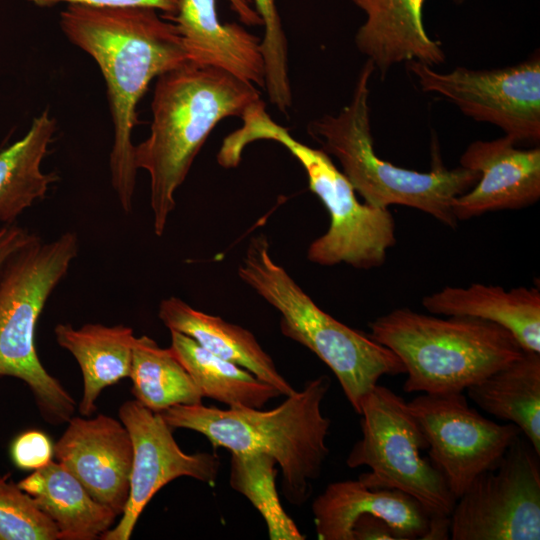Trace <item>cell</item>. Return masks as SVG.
Returning a JSON list of instances; mask_svg holds the SVG:
<instances>
[{
  "label": "cell",
  "mask_w": 540,
  "mask_h": 540,
  "mask_svg": "<svg viewBox=\"0 0 540 540\" xmlns=\"http://www.w3.org/2000/svg\"><path fill=\"white\" fill-rule=\"evenodd\" d=\"M60 27L94 59L105 80L113 122L111 184L129 213L138 170L132 143L137 104L154 78L189 62L183 40L172 21L147 7L69 4L60 14Z\"/></svg>",
  "instance_id": "obj_1"
},
{
  "label": "cell",
  "mask_w": 540,
  "mask_h": 540,
  "mask_svg": "<svg viewBox=\"0 0 540 540\" xmlns=\"http://www.w3.org/2000/svg\"><path fill=\"white\" fill-rule=\"evenodd\" d=\"M261 100L257 87L233 74L191 62L157 77L149 136L135 145L137 169L150 177L154 232L161 236L175 209V193L211 131Z\"/></svg>",
  "instance_id": "obj_2"
},
{
  "label": "cell",
  "mask_w": 540,
  "mask_h": 540,
  "mask_svg": "<svg viewBox=\"0 0 540 540\" xmlns=\"http://www.w3.org/2000/svg\"><path fill=\"white\" fill-rule=\"evenodd\" d=\"M331 379L321 375L271 410L219 409L214 406L175 405L161 412L172 429L204 435L211 445L231 453H263L273 457L282 473V491L293 505L311 495L329 449L331 421L321 410Z\"/></svg>",
  "instance_id": "obj_3"
},
{
  "label": "cell",
  "mask_w": 540,
  "mask_h": 540,
  "mask_svg": "<svg viewBox=\"0 0 540 540\" xmlns=\"http://www.w3.org/2000/svg\"><path fill=\"white\" fill-rule=\"evenodd\" d=\"M375 71L368 60L362 66L350 102L337 114L315 118L308 134L328 155L334 156L355 192L364 202L380 208L402 205L418 209L455 228L454 199L479 180L477 171L462 166L447 169L440 160L428 172L396 166L374 150L369 108V81Z\"/></svg>",
  "instance_id": "obj_4"
},
{
  "label": "cell",
  "mask_w": 540,
  "mask_h": 540,
  "mask_svg": "<svg viewBox=\"0 0 540 540\" xmlns=\"http://www.w3.org/2000/svg\"><path fill=\"white\" fill-rule=\"evenodd\" d=\"M241 120L242 126L224 139L218 152L220 160L237 166L249 143L277 142L302 165L310 190L328 211L329 228L309 245L308 260L322 266L345 263L365 270L381 266L387 251L396 243L395 220L389 209L360 203L329 155L301 143L273 121L262 100L250 106Z\"/></svg>",
  "instance_id": "obj_5"
},
{
  "label": "cell",
  "mask_w": 540,
  "mask_h": 540,
  "mask_svg": "<svg viewBox=\"0 0 540 540\" xmlns=\"http://www.w3.org/2000/svg\"><path fill=\"white\" fill-rule=\"evenodd\" d=\"M369 327L368 335L403 362L407 393L463 392L524 353L507 329L474 317L440 318L400 308Z\"/></svg>",
  "instance_id": "obj_6"
},
{
  "label": "cell",
  "mask_w": 540,
  "mask_h": 540,
  "mask_svg": "<svg viewBox=\"0 0 540 540\" xmlns=\"http://www.w3.org/2000/svg\"><path fill=\"white\" fill-rule=\"evenodd\" d=\"M238 275L281 314L282 334L307 347L332 370L358 414L364 397L382 376L406 372L393 351L317 306L289 273L274 262L264 233L249 240Z\"/></svg>",
  "instance_id": "obj_7"
},
{
  "label": "cell",
  "mask_w": 540,
  "mask_h": 540,
  "mask_svg": "<svg viewBox=\"0 0 540 540\" xmlns=\"http://www.w3.org/2000/svg\"><path fill=\"white\" fill-rule=\"evenodd\" d=\"M78 250L79 241L72 231L49 242L37 237L8 261L0 275V376L23 381L42 418L51 425L67 423L76 403L41 363L35 346L36 326Z\"/></svg>",
  "instance_id": "obj_8"
},
{
  "label": "cell",
  "mask_w": 540,
  "mask_h": 540,
  "mask_svg": "<svg viewBox=\"0 0 540 540\" xmlns=\"http://www.w3.org/2000/svg\"><path fill=\"white\" fill-rule=\"evenodd\" d=\"M359 415L362 437L346 459L350 468H370L358 479L369 488L411 496L429 515L450 516L456 498L441 472L422 455L429 445L407 402L377 384L364 397Z\"/></svg>",
  "instance_id": "obj_9"
},
{
  "label": "cell",
  "mask_w": 540,
  "mask_h": 540,
  "mask_svg": "<svg viewBox=\"0 0 540 540\" xmlns=\"http://www.w3.org/2000/svg\"><path fill=\"white\" fill-rule=\"evenodd\" d=\"M539 454L521 434L501 460L480 473L456 499L453 540H539Z\"/></svg>",
  "instance_id": "obj_10"
},
{
  "label": "cell",
  "mask_w": 540,
  "mask_h": 540,
  "mask_svg": "<svg viewBox=\"0 0 540 540\" xmlns=\"http://www.w3.org/2000/svg\"><path fill=\"white\" fill-rule=\"evenodd\" d=\"M422 91L454 103L466 116L493 124L520 142L540 140L539 55L513 66L441 73L418 61L406 62Z\"/></svg>",
  "instance_id": "obj_11"
},
{
  "label": "cell",
  "mask_w": 540,
  "mask_h": 540,
  "mask_svg": "<svg viewBox=\"0 0 540 540\" xmlns=\"http://www.w3.org/2000/svg\"><path fill=\"white\" fill-rule=\"evenodd\" d=\"M407 407L426 437L430 461L456 499L522 434L511 422L498 424L483 417L469 406L463 392L424 393Z\"/></svg>",
  "instance_id": "obj_12"
},
{
  "label": "cell",
  "mask_w": 540,
  "mask_h": 540,
  "mask_svg": "<svg viewBox=\"0 0 540 540\" xmlns=\"http://www.w3.org/2000/svg\"><path fill=\"white\" fill-rule=\"evenodd\" d=\"M119 419L133 446L129 495L120 520L101 535V540H129L143 510L163 486L182 476L213 486L220 467L216 454L182 451L161 413L136 400L120 406Z\"/></svg>",
  "instance_id": "obj_13"
},
{
  "label": "cell",
  "mask_w": 540,
  "mask_h": 540,
  "mask_svg": "<svg viewBox=\"0 0 540 540\" xmlns=\"http://www.w3.org/2000/svg\"><path fill=\"white\" fill-rule=\"evenodd\" d=\"M54 457L99 503L118 516L126 506L133 459L127 428L111 416H72L54 444Z\"/></svg>",
  "instance_id": "obj_14"
},
{
  "label": "cell",
  "mask_w": 540,
  "mask_h": 540,
  "mask_svg": "<svg viewBox=\"0 0 540 540\" xmlns=\"http://www.w3.org/2000/svg\"><path fill=\"white\" fill-rule=\"evenodd\" d=\"M228 1L242 22L262 25L247 0ZM216 5V0H179L177 13L167 18L177 27L188 61L225 70L264 88L261 40L237 23H222Z\"/></svg>",
  "instance_id": "obj_15"
},
{
  "label": "cell",
  "mask_w": 540,
  "mask_h": 540,
  "mask_svg": "<svg viewBox=\"0 0 540 540\" xmlns=\"http://www.w3.org/2000/svg\"><path fill=\"white\" fill-rule=\"evenodd\" d=\"M505 135L472 142L460 158V166L477 171L479 180L457 196L452 211L457 220L486 212L519 209L540 198V149H519Z\"/></svg>",
  "instance_id": "obj_16"
},
{
  "label": "cell",
  "mask_w": 540,
  "mask_h": 540,
  "mask_svg": "<svg viewBox=\"0 0 540 540\" xmlns=\"http://www.w3.org/2000/svg\"><path fill=\"white\" fill-rule=\"evenodd\" d=\"M320 540H352V527L364 514L382 518L398 540L423 539L430 515L411 496L394 489H374L359 479L330 483L312 503Z\"/></svg>",
  "instance_id": "obj_17"
},
{
  "label": "cell",
  "mask_w": 540,
  "mask_h": 540,
  "mask_svg": "<svg viewBox=\"0 0 540 540\" xmlns=\"http://www.w3.org/2000/svg\"><path fill=\"white\" fill-rule=\"evenodd\" d=\"M351 2L365 14L355 34V45L382 77L402 62L418 61L431 67L445 62L441 44L429 37L423 24L425 0Z\"/></svg>",
  "instance_id": "obj_18"
},
{
  "label": "cell",
  "mask_w": 540,
  "mask_h": 540,
  "mask_svg": "<svg viewBox=\"0 0 540 540\" xmlns=\"http://www.w3.org/2000/svg\"><path fill=\"white\" fill-rule=\"evenodd\" d=\"M431 314L468 316L496 323L507 329L524 351L540 353V292L535 287L471 284L447 286L422 299Z\"/></svg>",
  "instance_id": "obj_19"
},
{
  "label": "cell",
  "mask_w": 540,
  "mask_h": 540,
  "mask_svg": "<svg viewBox=\"0 0 540 540\" xmlns=\"http://www.w3.org/2000/svg\"><path fill=\"white\" fill-rule=\"evenodd\" d=\"M158 316L170 331L183 333L209 352L249 370L281 395L296 391L249 330L196 310L174 296L161 301Z\"/></svg>",
  "instance_id": "obj_20"
},
{
  "label": "cell",
  "mask_w": 540,
  "mask_h": 540,
  "mask_svg": "<svg viewBox=\"0 0 540 540\" xmlns=\"http://www.w3.org/2000/svg\"><path fill=\"white\" fill-rule=\"evenodd\" d=\"M17 484L55 524L60 540L98 539L118 517L57 461L34 470Z\"/></svg>",
  "instance_id": "obj_21"
},
{
  "label": "cell",
  "mask_w": 540,
  "mask_h": 540,
  "mask_svg": "<svg viewBox=\"0 0 540 540\" xmlns=\"http://www.w3.org/2000/svg\"><path fill=\"white\" fill-rule=\"evenodd\" d=\"M57 343L69 351L79 364L83 394L79 412L88 417L96 410V400L108 386L129 377L136 336L125 325L85 324L74 328L58 324L54 329Z\"/></svg>",
  "instance_id": "obj_22"
},
{
  "label": "cell",
  "mask_w": 540,
  "mask_h": 540,
  "mask_svg": "<svg viewBox=\"0 0 540 540\" xmlns=\"http://www.w3.org/2000/svg\"><path fill=\"white\" fill-rule=\"evenodd\" d=\"M466 390L482 410L518 426L540 455V353L524 351Z\"/></svg>",
  "instance_id": "obj_23"
},
{
  "label": "cell",
  "mask_w": 540,
  "mask_h": 540,
  "mask_svg": "<svg viewBox=\"0 0 540 540\" xmlns=\"http://www.w3.org/2000/svg\"><path fill=\"white\" fill-rule=\"evenodd\" d=\"M55 131V118L45 109L21 139L0 151V223L12 224L58 179L41 169Z\"/></svg>",
  "instance_id": "obj_24"
},
{
  "label": "cell",
  "mask_w": 540,
  "mask_h": 540,
  "mask_svg": "<svg viewBox=\"0 0 540 540\" xmlns=\"http://www.w3.org/2000/svg\"><path fill=\"white\" fill-rule=\"evenodd\" d=\"M170 333L169 348L189 373L202 397L233 409H261L269 400L281 396L274 386L249 370L209 352L191 337L173 330Z\"/></svg>",
  "instance_id": "obj_25"
},
{
  "label": "cell",
  "mask_w": 540,
  "mask_h": 540,
  "mask_svg": "<svg viewBox=\"0 0 540 540\" xmlns=\"http://www.w3.org/2000/svg\"><path fill=\"white\" fill-rule=\"evenodd\" d=\"M129 378L135 400L153 412L202 403L198 387L170 348L146 335L135 338Z\"/></svg>",
  "instance_id": "obj_26"
},
{
  "label": "cell",
  "mask_w": 540,
  "mask_h": 540,
  "mask_svg": "<svg viewBox=\"0 0 540 540\" xmlns=\"http://www.w3.org/2000/svg\"><path fill=\"white\" fill-rule=\"evenodd\" d=\"M231 487L243 494L262 515L271 540H303L292 518L283 509L275 484L276 460L263 453H231Z\"/></svg>",
  "instance_id": "obj_27"
},
{
  "label": "cell",
  "mask_w": 540,
  "mask_h": 540,
  "mask_svg": "<svg viewBox=\"0 0 540 540\" xmlns=\"http://www.w3.org/2000/svg\"><path fill=\"white\" fill-rule=\"evenodd\" d=\"M264 36L261 51L265 67V89L270 102L286 114L292 107L293 97L289 79L288 42L275 0H254Z\"/></svg>",
  "instance_id": "obj_28"
},
{
  "label": "cell",
  "mask_w": 540,
  "mask_h": 540,
  "mask_svg": "<svg viewBox=\"0 0 540 540\" xmlns=\"http://www.w3.org/2000/svg\"><path fill=\"white\" fill-rule=\"evenodd\" d=\"M55 524L18 484L0 478V540H58Z\"/></svg>",
  "instance_id": "obj_29"
},
{
  "label": "cell",
  "mask_w": 540,
  "mask_h": 540,
  "mask_svg": "<svg viewBox=\"0 0 540 540\" xmlns=\"http://www.w3.org/2000/svg\"><path fill=\"white\" fill-rule=\"evenodd\" d=\"M10 454L16 467L34 471L52 461L54 444L44 432L28 430L14 439Z\"/></svg>",
  "instance_id": "obj_30"
},
{
  "label": "cell",
  "mask_w": 540,
  "mask_h": 540,
  "mask_svg": "<svg viewBox=\"0 0 540 540\" xmlns=\"http://www.w3.org/2000/svg\"><path fill=\"white\" fill-rule=\"evenodd\" d=\"M39 6L49 7L59 3L87 5L94 7H147L159 11L170 18L177 13L179 0H26Z\"/></svg>",
  "instance_id": "obj_31"
},
{
  "label": "cell",
  "mask_w": 540,
  "mask_h": 540,
  "mask_svg": "<svg viewBox=\"0 0 540 540\" xmlns=\"http://www.w3.org/2000/svg\"><path fill=\"white\" fill-rule=\"evenodd\" d=\"M37 237L13 223L0 227V275L8 261Z\"/></svg>",
  "instance_id": "obj_32"
},
{
  "label": "cell",
  "mask_w": 540,
  "mask_h": 540,
  "mask_svg": "<svg viewBox=\"0 0 540 540\" xmlns=\"http://www.w3.org/2000/svg\"><path fill=\"white\" fill-rule=\"evenodd\" d=\"M389 524L382 518L364 514L359 516L352 527V540H395ZM398 540V539H397Z\"/></svg>",
  "instance_id": "obj_33"
},
{
  "label": "cell",
  "mask_w": 540,
  "mask_h": 540,
  "mask_svg": "<svg viewBox=\"0 0 540 540\" xmlns=\"http://www.w3.org/2000/svg\"><path fill=\"white\" fill-rule=\"evenodd\" d=\"M450 538V516L430 515L428 530L422 540Z\"/></svg>",
  "instance_id": "obj_34"
},
{
  "label": "cell",
  "mask_w": 540,
  "mask_h": 540,
  "mask_svg": "<svg viewBox=\"0 0 540 540\" xmlns=\"http://www.w3.org/2000/svg\"><path fill=\"white\" fill-rule=\"evenodd\" d=\"M455 3L459 4V3H462L464 2L465 0H453Z\"/></svg>",
  "instance_id": "obj_35"
}]
</instances>
